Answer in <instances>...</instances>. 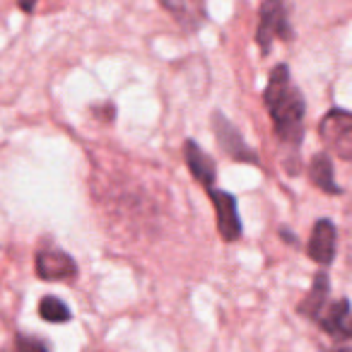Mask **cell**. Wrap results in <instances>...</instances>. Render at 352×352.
Here are the masks:
<instances>
[{
    "instance_id": "2",
    "label": "cell",
    "mask_w": 352,
    "mask_h": 352,
    "mask_svg": "<svg viewBox=\"0 0 352 352\" xmlns=\"http://www.w3.org/2000/svg\"><path fill=\"white\" fill-rule=\"evenodd\" d=\"M318 135L331 155L352 162V111L331 109L318 123Z\"/></svg>"
},
{
    "instance_id": "16",
    "label": "cell",
    "mask_w": 352,
    "mask_h": 352,
    "mask_svg": "<svg viewBox=\"0 0 352 352\" xmlns=\"http://www.w3.org/2000/svg\"><path fill=\"white\" fill-rule=\"evenodd\" d=\"M326 352H352V347H333V350H326Z\"/></svg>"
},
{
    "instance_id": "11",
    "label": "cell",
    "mask_w": 352,
    "mask_h": 352,
    "mask_svg": "<svg viewBox=\"0 0 352 352\" xmlns=\"http://www.w3.org/2000/svg\"><path fill=\"white\" fill-rule=\"evenodd\" d=\"M309 176H311L314 186H318L321 191L333 193V196L342 193L340 186L336 184V179H333V162L326 152H321V155H316L311 160V164H309Z\"/></svg>"
},
{
    "instance_id": "9",
    "label": "cell",
    "mask_w": 352,
    "mask_h": 352,
    "mask_svg": "<svg viewBox=\"0 0 352 352\" xmlns=\"http://www.w3.org/2000/svg\"><path fill=\"white\" fill-rule=\"evenodd\" d=\"M328 292H331V280H328L326 273H318L316 278H314L311 292L299 302V314H302V316L318 318V314L328 307Z\"/></svg>"
},
{
    "instance_id": "15",
    "label": "cell",
    "mask_w": 352,
    "mask_h": 352,
    "mask_svg": "<svg viewBox=\"0 0 352 352\" xmlns=\"http://www.w3.org/2000/svg\"><path fill=\"white\" fill-rule=\"evenodd\" d=\"M340 338H352V316L347 318V323H345V328H342V336Z\"/></svg>"
},
{
    "instance_id": "6",
    "label": "cell",
    "mask_w": 352,
    "mask_h": 352,
    "mask_svg": "<svg viewBox=\"0 0 352 352\" xmlns=\"http://www.w3.org/2000/svg\"><path fill=\"white\" fill-rule=\"evenodd\" d=\"M34 265H36V275L41 280H49V283L70 280L78 273V263L65 251H39Z\"/></svg>"
},
{
    "instance_id": "13",
    "label": "cell",
    "mask_w": 352,
    "mask_h": 352,
    "mask_svg": "<svg viewBox=\"0 0 352 352\" xmlns=\"http://www.w3.org/2000/svg\"><path fill=\"white\" fill-rule=\"evenodd\" d=\"M15 350L17 352H49V347H46V342H41L39 338L34 336H17L15 338Z\"/></svg>"
},
{
    "instance_id": "10",
    "label": "cell",
    "mask_w": 352,
    "mask_h": 352,
    "mask_svg": "<svg viewBox=\"0 0 352 352\" xmlns=\"http://www.w3.org/2000/svg\"><path fill=\"white\" fill-rule=\"evenodd\" d=\"M347 318H350V299H338V302L328 304V307L318 314L316 321L321 323V328L328 333V336L340 338Z\"/></svg>"
},
{
    "instance_id": "1",
    "label": "cell",
    "mask_w": 352,
    "mask_h": 352,
    "mask_svg": "<svg viewBox=\"0 0 352 352\" xmlns=\"http://www.w3.org/2000/svg\"><path fill=\"white\" fill-rule=\"evenodd\" d=\"M265 109L270 113V121L275 126V135H278L280 145L285 150V166L289 174L299 171V147L304 140V111L307 104L297 87H294L292 78H289L287 65H278L273 68L268 80V87L263 92Z\"/></svg>"
},
{
    "instance_id": "4",
    "label": "cell",
    "mask_w": 352,
    "mask_h": 352,
    "mask_svg": "<svg viewBox=\"0 0 352 352\" xmlns=\"http://www.w3.org/2000/svg\"><path fill=\"white\" fill-rule=\"evenodd\" d=\"M212 128H215V135H217L220 147L232 157V160L249 162V164H258V155H256V152L246 145L244 138L239 135V131H236V128L225 118V113H220V111L212 113Z\"/></svg>"
},
{
    "instance_id": "3",
    "label": "cell",
    "mask_w": 352,
    "mask_h": 352,
    "mask_svg": "<svg viewBox=\"0 0 352 352\" xmlns=\"http://www.w3.org/2000/svg\"><path fill=\"white\" fill-rule=\"evenodd\" d=\"M292 39V30L287 22V0H263L261 6V22L256 30V41H258L261 51L268 54L273 39Z\"/></svg>"
},
{
    "instance_id": "8",
    "label": "cell",
    "mask_w": 352,
    "mask_h": 352,
    "mask_svg": "<svg viewBox=\"0 0 352 352\" xmlns=\"http://www.w3.org/2000/svg\"><path fill=\"white\" fill-rule=\"evenodd\" d=\"M184 152H186V164H188V169H191L193 179L201 182L206 188H212V182H215V174H217L215 162H212L210 157L203 152V147L196 145L193 140L186 142Z\"/></svg>"
},
{
    "instance_id": "5",
    "label": "cell",
    "mask_w": 352,
    "mask_h": 352,
    "mask_svg": "<svg viewBox=\"0 0 352 352\" xmlns=\"http://www.w3.org/2000/svg\"><path fill=\"white\" fill-rule=\"evenodd\" d=\"M210 196L212 206L217 212V230H220L225 241H236L241 236V220L236 212V198L230 196L227 191H217V188H206Z\"/></svg>"
},
{
    "instance_id": "14",
    "label": "cell",
    "mask_w": 352,
    "mask_h": 352,
    "mask_svg": "<svg viewBox=\"0 0 352 352\" xmlns=\"http://www.w3.org/2000/svg\"><path fill=\"white\" fill-rule=\"evenodd\" d=\"M17 6H20V10H22V12H34L36 0H17Z\"/></svg>"
},
{
    "instance_id": "7",
    "label": "cell",
    "mask_w": 352,
    "mask_h": 352,
    "mask_svg": "<svg viewBox=\"0 0 352 352\" xmlns=\"http://www.w3.org/2000/svg\"><path fill=\"white\" fill-rule=\"evenodd\" d=\"M309 256L318 265H328L336 258V225L331 220H318L309 239Z\"/></svg>"
},
{
    "instance_id": "12",
    "label": "cell",
    "mask_w": 352,
    "mask_h": 352,
    "mask_svg": "<svg viewBox=\"0 0 352 352\" xmlns=\"http://www.w3.org/2000/svg\"><path fill=\"white\" fill-rule=\"evenodd\" d=\"M39 316L49 323H63L70 321V309L65 302H60L58 297H44L39 302Z\"/></svg>"
}]
</instances>
